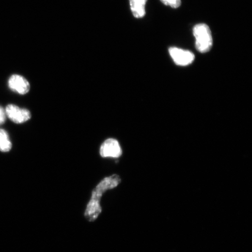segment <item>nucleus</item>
Listing matches in <instances>:
<instances>
[{"label": "nucleus", "instance_id": "39448f33", "mask_svg": "<svg viewBox=\"0 0 252 252\" xmlns=\"http://www.w3.org/2000/svg\"><path fill=\"white\" fill-rule=\"evenodd\" d=\"M169 52L176 64L185 66L190 64L194 61V55L188 50L171 47Z\"/></svg>", "mask_w": 252, "mask_h": 252}, {"label": "nucleus", "instance_id": "9d476101", "mask_svg": "<svg viewBox=\"0 0 252 252\" xmlns=\"http://www.w3.org/2000/svg\"><path fill=\"white\" fill-rule=\"evenodd\" d=\"M6 117L7 115H6L5 110L0 106V125L4 124Z\"/></svg>", "mask_w": 252, "mask_h": 252}, {"label": "nucleus", "instance_id": "f257e3e1", "mask_svg": "<svg viewBox=\"0 0 252 252\" xmlns=\"http://www.w3.org/2000/svg\"><path fill=\"white\" fill-rule=\"evenodd\" d=\"M121 179L117 175H113L103 179L93 191L92 196L87 205L85 217L90 222L97 219L102 212L100 200L102 195L106 190H110L120 184Z\"/></svg>", "mask_w": 252, "mask_h": 252}, {"label": "nucleus", "instance_id": "f03ea898", "mask_svg": "<svg viewBox=\"0 0 252 252\" xmlns=\"http://www.w3.org/2000/svg\"><path fill=\"white\" fill-rule=\"evenodd\" d=\"M193 34L198 51L202 53L210 51L213 46V37L209 27L206 24H197L193 28Z\"/></svg>", "mask_w": 252, "mask_h": 252}, {"label": "nucleus", "instance_id": "6e6552de", "mask_svg": "<svg viewBox=\"0 0 252 252\" xmlns=\"http://www.w3.org/2000/svg\"><path fill=\"white\" fill-rule=\"evenodd\" d=\"M12 149V143L7 132L0 129V151L7 153Z\"/></svg>", "mask_w": 252, "mask_h": 252}, {"label": "nucleus", "instance_id": "423d86ee", "mask_svg": "<svg viewBox=\"0 0 252 252\" xmlns=\"http://www.w3.org/2000/svg\"><path fill=\"white\" fill-rule=\"evenodd\" d=\"M8 86L14 92L25 94L30 92L31 86L26 78L20 75L14 74L9 78Z\"/></svg>", "mask_w": 252, "mask_h": 252}, {"label": "nucleus", "instance_id": "1a4fd4ad", "mask_svg": "<svg viewBox=\"0 0 252 252\" xmlns=\"http://www.w3.org/2000/svg\"><path fill=\"white\" fill-rule=\"evenodd\" d=\"M163 4L170 6L173 8H177L180 7L181 4V0H160Z\"/></svg>", "mask_w": 252, "mask_h": 252}, {"label": "nucleus", "instance_id": "7ed1b4c3", "mask_svg": "<svg viewBox=\"0 0 252 252\" xmlns=\"http://www.w3.org/2000/svg\"><path fill=\"white\" fill-rule=\"evenodd\" d=\"M6 115L11 121L17 124H24L31 118V114L29 110L21 108L15 105H8L6 107Z\"/></svg>", "mask_w": 252, "mask_h": 252}, {"label": "nucleus", "instance_id": "0eeeda50", "mask_svg": "<svg viewBox=\"0 0 252 252\" xmlns=\"http://www.w3.org/2000/svg\"><path fill=\"white\" fill-rule=\"evenodd\" d=\"M131 11L134 17L141 18L146 14V4L147 0H129Z\"/></svg>", "mask_w": 252, "mask_h": 252}, {"label": "nucleus", "instance_id": "20e7f679", "mask_svg": "<svg viewBox=\"0 0 252 252\" xmlns=\"http://www.w3.org/2000/svg\"><path fill=\"white\" fill-rule=\"evenodd\" d=\"M99 153L102 158H118L122 156V150L117 140L108 138L100 146Z\"/></svg>", "mask_w": 252, "mask_h": 252}]
</instances>
